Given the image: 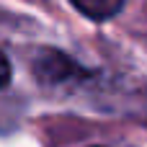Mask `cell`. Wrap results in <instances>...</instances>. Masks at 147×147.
Listing matches in <instances>:
<instances>
[{"mask_svg": "<svg viewBox=\"0 0 147 147\" xmlns=\"http://www.w3.org/2000/svg\"><path fill=\"white\" fill-rule=\"evenodd\" d=\"M34 75L41 85H72L88 78V70L59 49H41L34 57Z\"/></svg>", "mask_w": 147, "mask_h": 147, "instance_id": "cell-1", "label": "cell"}, {"mask_svg": "<svg viewBox=\"0 0 147 147\" xmlns=\"http://www.w3.org/2000/svg\"><path fill=\"white\" fill-rule=\"evenodd\" d=\"M70 3L75 5L78 13L93 21H109L124 8V0H70Z\"/></svg>", "mask_w": 147, "mask_h": 147, "instance_id": "cell-2", "label": "cell"}, {"mask_svg": "<svg viewBox=\"0 0 147 147\" xmlns=\"http://www.w3.org/2000/svg\"><path fill=\"white\" fill-rule=\"evenodd\" d=\"M10 75H13V70H10V59L5 57V52H0V90L10 83Z\"/></svg>", "mask_w": 147, "mask_h": 147, "instance_id": "cell-3", "label": "cell"}]
</instances>
